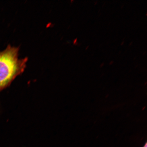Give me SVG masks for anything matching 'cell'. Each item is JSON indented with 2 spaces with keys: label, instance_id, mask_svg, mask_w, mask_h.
I'll list each match as a JSON object with an SVG mask.
<instances>
[{
  "label": "cell",
  "instance_id": "1",
  "mask_svg": "<svg viewBox=\"0 0 147 147\" xmlns=\"http://www.w3.org/2000/svg\"><path fill=\"white\" fill-rule=\"evenodd\" d=\"M19 50L9 45L0 52V91L9 86L26 67L28 58H19Z\"/></svg>",
  "mask_w": 147,
  "mask_h": 147
},
{
  "label": "cell",
  "instance_id": "2",
  "mask_svg": "<svg viewBox=\"0 0 147 147\" xmlns=\"http://www.w3.org/2000/svg\"><path fill=\"white\" fill-rule=\"evenodd\" d=\"M147 147V142H146V144H145L144 146V147Z\"/></svg>",
  "mask_w": 147,
  "mask_h": 147
}]
</instances>
